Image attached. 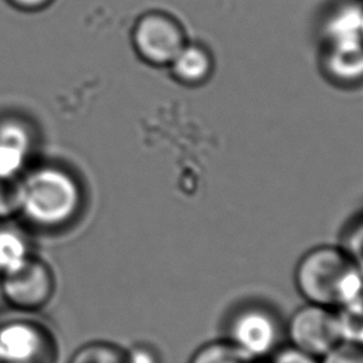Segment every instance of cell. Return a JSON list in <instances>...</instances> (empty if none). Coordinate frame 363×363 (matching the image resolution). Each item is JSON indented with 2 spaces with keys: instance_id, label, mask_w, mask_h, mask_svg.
Here are the masks:
<instances>
[{
  "instance_id": "cell-1",
  "label": "cell",
  "mask_w": 363,
  "mask_h": 363,
  "mask_svg": "<svg viewBox=\"0 0 363 363\" xmlns=\"http://www.w3.org/2000/svg\"><path fill=\"white\" fill-rule=\"evenodd\" d=\"M294 284L305 302L340 311L360 298L363 272L340 245H318L298 261Z\"/></svg>"
},
{
  "instance_id": "cell-2",
  "label": "cell",
  "mask_w": 363,
  "mask_h": 363,
  "mask_svg": "<svg viewBox=\"0 0 363 363\" xmlns=\"http://www.w3.org/2000/svg\"><path fill=\"white\" fill-rule=\"evenodd\" d=\"M81 207L78 180L60 166H40L20 177L18 216L34 228H64L77 218Z\"/></svg>"
},
{
  "instance_id": "cell-3",
  "label": "cell",
  "mask_w": 363,
  "mask_h": 363,
  "mask_svg": "<svg viewBox=\"0 0 363 363\" xmlns=\"http://www.w3.org/2000/svg\"><path fill=\"white\" fill-rule=\"evenodd\" d=\"M285 326L277 313L264 305H245L235 311L225 328V339L254 357L268 360L281 346Z\"/></svg>"
},
{
  "instance_id": "cell-4",
  "label": "cell",
  "mask_w": 363,
  "mask_h": 363,
  "mask_svg": "<svg viewBox=\"0 0 363 363\" xmlns=\"http://www.w3.org/2000/svg\"><path fill=\"white\" fill-rule=\"evenodd\" d=\"M130 40L136 55L152 67H169L189 41L183 24L162 10L140 14L133 24Z\"/></svg>"
},
{
  "instance_id": "cell-5",
  "label": "cell",
  "mask_w": 363,
  "mask_h": 363,
  "mask_svg": "<svg viewBox=\"0 0 363 363\" xmlns=\"http://www.w3.org/2000/svg\"><path fill=\"white\" fill-rule=\"evenodd\" d=\"M285 337L288 345L320 359L343 340L339 311L305 302L285 325Z\"/></svg>"
},
{
  "instance_id": "cell-6",
  "label": "cell",
  "mask_w": 363,
  "mask_h": 363,
  "mask_svg": "<svg viewBox=\"0 0 363 363\" xmlns=\"http://www.w3.org/2000/svg\"><path fill=\"white\" fill-rule=\"evenodd\" d=\"M55 278L50 265L31 255L16 269L0 275V294L4 302L20 312L43 309L52 298Z\"/></svg>"
},
{
  "instance_id": "cell-7",
  "label": "cell",
  "mask_w": 363,
  "mask_h": 363,
  "mask_svg": "<svg viewBox=\"0 0 363 363\" xmlns=\"http://www.w3.org/2000/svg\"><path fill=\"white\" fill-rule=\"evenodd\" d=\"M57 342L51 330L33 319L0 323V363H55Z\"/></svg>"
},
{
  "instance_id": "cell-8",
  "label": "cell",
  "mask_w": 363,
  "mask_h": 363,
  "mask_svg": "<svg viewBox=\"0 0 363 363\" xmlns=\"http://www.w3.org/2000/svg\"><path fill=\"white\" fill-rule=\"evenodd\" d=\"M322 68L342 85L363 81V31L323 37Z\"/></svg>"
},
{
  "instance_id": "cell-9",
  "label": "cell",
  "mask_w": 363,
  "mask_h": 363,
  "mask_svg": "<svg viewBox=\"0 0 363 363\" xmlns=\"http://www.w3.org/2000/svg\"><path fill=\"white\" fill-rule=\"evenodd\" d=\"M33 147L30 126L14 118L0 121V176L17 179L23 176L24 167Z\"/></svg>"
},
{
  "instance_id": "cell-10",
  "label": "cell",
  "mask_w": 363,
  "mask_h": 363,
  "mask_svg": "<svg viewBox=\"0 0 363 363\" xmlns=\"http://www.w3.org/2000/svg\"><path fill=\"white\" fill-rule=\"evenodd\" d=\"M214 67V57L204 44L187 41L167 68L176 82L194 88L213 77Z\"/></svg>"
},
{
  "instance_id": "cell-11",
  "label": "cell",
  "mask_w": 363,
  "mask_h": 363,
  "mask_svg": "<svg viewBox=\"0 0 363 363\" xmlns=\"http://www.w3.org/2000/svg\"><path fill=\"white\" fill-rule=\"evenodd\" d=\"M33 254L27 231L10 221H0V275L16 269Z\"/></svg>"
},
{
  "instance_id": "cell-12",
  "label": "cell",
  "mask_w": 363,
  "mask_h": 363,
  "mask_svg": "<svg viewBox=\"0 0 363 363\" xmlns=\"http://www.w3.org/2000/svg\"><path fill=\"white\" fill-rule=\"evenodd\" d=\"M189 363H259L230 340L220 339L204 343L190 357Z\"/></svg>"
},
{
  "instance_id": "cell-13",
  "label": "cell",
  "mask_w": 363,
  "mask_h": 363,
  "mask_svg": "<svg viewBox=\"0 0 363 363\" xmlns=\"http://www.w3.org/2000/svg\"><path fill=\"white\" fill-rule=\"evenodd\" d=\"M68 363H126L125 349L106 340H92L79 346Z\"/></svg>"
},
{
  "instance_id": "cell-14",
  "label": "cell",
  "mask_w": 363,
  "mask_h": 363,
  "mask_svg": "<svg viewBox=\"0 0 363 363\" xmlns=\"http://www.w3.org/2000/svg\"><path fill=\"white\" fill-rule=\"evenodd\" d=\"M20 213V177L0 176V221H10Z\"/></svg>"
},
{
  "instance_id": "cell-15",
  "label": "cell",
  "mask_w": 363,
  "mask_h": 363,
  "mask_svg": "<svg viewBox=\"0 0 363 363\" xmlns=\"http://www.w3.org/2000/svg\"><path fill=\"white\" fill-rule=\"evenodd\" d=\"M343 339L363 343V292L352 305L339 311Z\"/></svg>"
},
{
  "instance_id": "cell-16",
  "label": "cell",
  "mask_w": 363,
  "mask_h": 363,
  "mask_svg": "<svg viewBox=\"0 0 363 363\" xmlns=\"http://www.w3.org/2000/svg\"><path fill=\"white\" fill-rule=\"evenodd\" d=\"M319 363H363V343L343 339L323 354Z\"/></svg>"
},
{
  "instance_id": "cell-17",
  "label": "cell",
  "mask_w": 363,
  "mask_h": 363,
  "mask_svg": "<svg viewBox=\"0 0 363 363\" xmlns=\"http://www.w3.org/2000/svg\"><path fill=\"white\" fill-rule=\"evenodd\" d=\"M363 272V218L352 224L340 245Z\"/></svg>"
},
{
  "instance_id": "cell-18",
  "label": "cell",
  "mask_w": 363,
  "mask_h": 363,
  "mask_svg": "<svg viewBox=\"0 0 363 363\" xmlns=\"http://www.w3.org/2000/svg\"><path fill=\"white\" fill-rule=\"evenodd\" d=\"M126 363H162L159 350L147 342H136L125 349Z\"/></svg>"
},
{
  "instance_id": "cell-19",
  "label": "cell",
  "mask_w": 363,
  "mask_h": 363,
  "mask_svg": "<svg viewBox=\"0 0 363 363\" xmlns=\"http://www.w3.org/2000/svg\"><path fill=\"white\" fill-rule=\"evenodd\" d=\"M268 363H319V359L291 345H286V346H281L268 359Z\"/></svg>"
},
{
  "instance_id": "cell-20",
  "label": "cell",
  "mask_w": 363,
  "mask_h": 363,
  "mask_svg": "<svg viewBox=\"0 0 363 363\" xmlns=\"http://www.w3.org/2000/svg\"><path fill=\"white\" fill-rule=\"evenodd\" d=\"M13 7L24 11H37L45 9L52 0H7Z\"/></svg>"
},
{
  "instance_id": "cell-21",
  "label": "cell",
  "mask_w": 363,
  "mask_h": 363,
  "mask_svg": "<svg viewBox=\"0 0 363 363\" xmlns=\"http://www.w3.org/2000/svg\"><path fill=\"white\" fill-rule=\"evenodd\" d=\"M362 31H363V24H362Z\"/></svg>"
}]
</instances>
